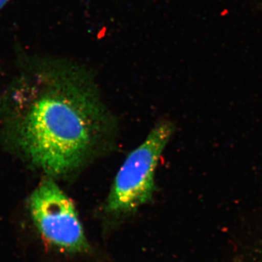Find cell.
Listing matches in <instances>:
<instances>
[{
	"mask_svg": "<svg viewBox=\"0 0 262 262\" xmlns=\"http://www.w3.org/2000/svg\"><path fill=\"white\" fill-rule=\"evenodd\" d=\"M173 133L169 122H161L145 140L131 151L117 172L107 200V209L115 213L135 210L147 203L155 189L156 168Z\"/></svg>",
	"mask_w": 262,
	"mask_h": 262,
	"instance_id": "cell-2",
	"label": "cell"
},
{
	"mask_svg": "<svg viewBox=\"0 0 262 262\" xmlns=\"http://www.w3.org/2000/svg\"><path fill=\"white\" fill-rule=\"evenodd\" d=\"M45 70L35 95L19 111L15 137L36 166L64 175L92 155L104 128V110L82 71L67 65Z\"/></svg>",
	"mask_w": 262,
	"mask_h": 262,
	"instance_id": "cell-1",
	"label": "cell"
},
{
	"mask_svg": "<svg viewBox=\"0 0 262 262\" xmlns=\"http://www.w3.org/2000/svg\"><path fill=\"white\" fill-rule=\"evenodd\" d=\"M29 204L33 222L49 244L67 252L88 251L89 244L74 203L56 183H41Z\"/></svg>",
	"mask_w": 262,
	"mask_h": 262,
	"instance_id": "cell-3",
	"label": "cell"
},
{
	"mask_svg": "<svg viewBox=\"0 0 262 262\" xmlns=\"http://www.w3.org/2000/svg\"><path fill=\"white\" fill-rule=\"evenodd\" d=\"M10 0H0V10H1L2 8H3V7H4L5 5Z\"/></svg>",
	"mask_w": 262,
	"mask_h": 262,
	"instance_id": "cell-4",
	"label": "cell"
},
{
	"mask_svg": "<svg viewBox=\"0 0 262 262\" xmlns=\"http://www.w3.org/2000/svg\"><path fill=\"white\" fill-rule=\"evenodd\" d=\"M258 2L262 5V0H258Z\"/></svg>",
	"mask_w": 262,
	"mask_h": 262,
	"instance_id": "cell-5",
	"label": "cell"
}]
</instances>
